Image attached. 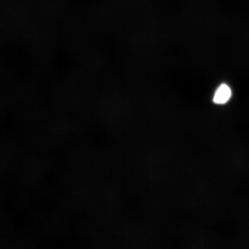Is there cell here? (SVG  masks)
I'll use <instances>...</instances> for the list:
<instances>
[{"label": "cell", "mask_w": 249, "mask_h": 249, "mask_svg": "<svg viewBox=\"0 0 249 249\" xmlns=\"http://www.w3.org/2000/svg\"><path fill=\"white\" fill-rule=\"evenodd\" d=\"M231 90L230 87L226 84H223L218 87L214 93L213 102L217 105L225 104L231 98Z\"/></svg>", "instance_id": "1"}]
</instances>
